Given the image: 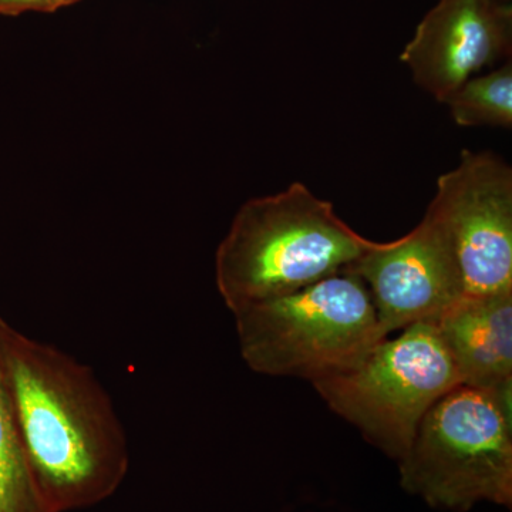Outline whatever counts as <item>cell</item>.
I'll list each match as a JSON object with an SVG mask.
<instances>
[{"label": "cell", "mask_w": 512, "mask_h": 512, "mask_svg": "<svg viewBox=\"0 0 512 512\" xmlns=\"http://www.w3.org/2000/svg\"><path fill=\"white\" fill-rule=\"evenodd\" d=\"M377 244L340 220L332 202L293 183L239 208L215 255V281L235 313L346 271Z\"/></svg>", "instance_id": "2"}, {"label": "cell", "mask_w": 512, "mask_h": 512, "mask_svg": "<svg viewBox=\"0 0 512 512\" xmlns=\"http://www.w3.org/2000/svg\"><path fill=\"white\" fill-rule=\"evenodd\" d=\"M407 493L439 510L512 504V417L494 393L460 384L421 420L399 461Z\"/></svg>", "instance_id": "4"}, {"label": "cell", "mask_w": 512, "mask_h": 512, "mask_svg": "<svg viewBox=\"0 0 512 512\" xmlns=\"http://www.w3.org/2000/svg\"><path fill=\"white\" fill-rule=\"evenodd\" d=\"M232 315L254 372L311 383L356 366L387 338L365 282L349 271Z\"/></svg>", "instance_id": "3"}, {"label": "cell", "mask_w": 512, "mask_h": 512, "mask_svg": "<svg viewBox=\"0 0 512 512\" xmlns=\"http://www.w3.org/2000/svg\"><path fill=\"white\" fill-rule=\"evenodd\" d=\"M510 0H439L404 47L403 63L444 103L460 84L510 55Z\"/></svg>", "instance_id": "8"}, {"label": "cell", "mask_w": 512, "mask_h": 512, "mask_svg": "<svg viewBox=\"0 0 512 512\" xmlns=\"http://www.w3.org/2000/svg\"><path fill=\"white\" fill-rule=\"evenodd\" d=\"M0 363L33 473L52 512L84 510L119 490L126 431L90 367L0 320Z\"/></svg>", "instance_id": "1"}, {"label": "cell", "mask_w": 512, "mask_h": 512, "mask_svg": "<svg viewBox=\"0 0 512 512\" xmlns=\"http://www.w3.org/2000/svg\"><path fill=\"white\" fill-rule=\"evenodd\" d=\"M426 214L451 249L464 298L512 292V170L503 158L464 150Z\"/></svg>", "instance_id": "6"}, {"label": "cell", "mask_w": 512, "mask_h": 512, "mask_svg": "<svg viewBox=\"0 0 512 512\" xmlns=\"http://www.w3.org/2000/svg\"><path fill=\"white\" fill-rule=\"evenodd\" d=\"M312 384L333 412L400 461L431 407L461 383L436 325L416 323L356 366Z\"/></svg>", "instance_id": "5"}, {"label": "cell", "mask_w": 512, "mask_h": 512, "mask_svg": "<svg viewBox=\"0 0 512 512\" xmlns=\"http://www.w3.org/2000/svg\"><path fill=\"white\" fill-rule=\"evenodd\" d=\"M464 386L512 390V292L466 296L436 323Z\"/></svg>", "instance_id": "9"}, {"label": "cell", "mask_w": 512, "mask_h": 512, "mask_svg": "<svg viewBox=\"0 0 512 512\" xmlns=\"http://www.w3.org/2000/svg\"><path fill=\"white\" fill-rule=\"evenodd\" d=\"M346 271L365 282L387 336L416 323H436L464 298L451 249L427 214L409 234L379 242Z\"/></svg>", "instance_id": "7"}, {"label": "cell", "mask_w": 512, "mask_h": 512, "mask_svg": "<svg viewBox=\"0 0 512 512\" xmlns=\"http://www.w3.org/2000/svg\"><path fill=\"white\" fill-rule=\"evenodd\" d=\"M461 127H512L510 60L483 76L470 77L444 101Z\"/></svg>", "instance_id": "11"}, {"label": "cell", "mask_w": 512, "mask_h": 512, "mask_svg": "<svg viewBox=\"0 0 512 512\" xmlns=\"http://www.w3.org/2000/svg\"><path fill=\"white\" fill-rule=\"evenodd\" d=\"M0 512H52L33 473L0 363Z\"/></svg>", "instance_id": "10"}, {"label": "cell", "mask_w": 512, "mask_h": 512, "mask_svg": "<svg viewBox=\"0 0 512 512\" xmlns=\"http://www.w3.org/2000/svg\"><path fill=\"white\" fill-rule=\"evenodd\" d=\"M80 0H0V16H19L26 12L52 13Z\"/></svg>", "instance_id": "12"}]
</instances>
